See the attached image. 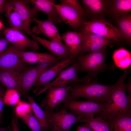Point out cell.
Masks as SVG:
<instances>
[{
    "mask_svg": "<svg viewBox=\"0 0 131 131\" xmlns=\"http://www.w3.org/2000/svg\"><path fill=\"white\" fill-rule=\"evenodd\" d=\"M126 70L116 82V87L103 110L98 114V116L105 120L122 115L131 116V102L126 95V85L124 81L127 74Z\"/></svg>",
    "mask_w": 131,
    "mask_h": 131,
    "instance_id": "6da1fadb",
    "label": "cell"
},
{
    "mask_svg": "<svg viewBox=\"0 0 131 131\" xmlns=\"http://www.w3.org/2000/svg\"><path fill=\"white\" fill-rule=\"evenodd\" d=\"M72 83L71 89L66 100L83 98L88 101H96L103 103H106L108 101L117 84L116 82L112 85H105L98 83L97 80H93L88 84Z\"/></svg>",
    "mask_w": 131,
    "mask_h": 131,
    "instance_id": "7a4b0ae2",
    "label": "cell"
},
{
    "mask_svg": "<svg viewBox=\"0 0 131 131\" xmlns=\"http://www.w3.org/2000/svg\"><path fill=\"white\" fill-rule=\"evenodd\" d=\"M106 56V47L85 54H80L75 62L78 68V73L85 72L86 75L93 80H97L99 74L115 70L113 64H107L105 60Z\"/></svg>",
    "mask_w": 131,
    "mask_h": 131,
    "instance_id": "3957f363",
    "label": "cell"
},
{
    "mask_svg": "<svg viewBox=\"0 0 131 131\" xmlns=\"http://www.w3.org/2000/svg\"><path fill=\"white\" fill-rule=\"evenodd\" d=\"M83 27L91 33L101 37L120 42L123 39L118 27L101 18L89 21H84Z\"/></svg>",
    "mask_w": 131,
    "mask_h": 131,
    "instance_id": "277c9868",
    "label": "cell"
},
{
    "mask_svg": "<svg viewBox=\"0 0 131 131\" xmlns=\"http://www.w3.org/2000/svg\"><path fill=\"white\" fill-rule=\"evenodd\" d=\"M60 4L53 5L63 21L72 27L75 31L81 30L83 27L84 13L70 3L68 0H60Z\"/></svg>",
    "mask_w": 131,
    "mask_h": 131,
    "instance_id": "5b68a950",
    "label": "cell"
},
{
    "mask_svg": "<svg viewBox=\"0 0 131 131\" xmlns=\"http://www.w3.org/2000/svg\"><path fill=\"white\" fill-rule=\"evenodd\" d=\"M63 103V109L69 110L76 115L91 118H93L95 114L102 111L106 103L74 99L66 100Z\"/></svg>",
    "mask_w": 131,
    "mask_h": 131,
    "instance_id": "8992f818",
    "label": "cell"
},
{
    "mask_svg": "<svg viewBox=\"0 0 131 131\" xmlns=\"http://www.w3.org/2000/svg\"><path fill=\"white\" fill-rule=\"evenodd\" d=\"M77 73V66L74 62L70 67L60 72L53 81L44 85L37 93L36 96L43 94L51 87L65 86L70 83L81 82L85 84L90 82L91 78L86 76L83 79H80L78 76Z\"/></svg>",
    "mask_w": 131,
    "mask_h": 131,
    "instance_id": "52a82bcc",
    "label": "cell"
},
{
    "mask_svg": "<svg viewBox=\"0 0 131 131\" xmlns=\"http://www.w3.org/2000/svg\"><path fill=\"white\" fill-rule=\"evenodd\" d=\"M67 110L63 109L56 112L47 110L52 129L56 131H70L74 124L80 122L82 116L68 112Z\"/></svg>",
    "mask_w": 131,
    "mask_h": 131,
    "instance_id": "ba28073f",
    "label": "cell"
},
{
    "mask_svg": "<svg viewBox=\"0 0 131 131\" xmlns=\"http://www.w3.org/2000/svg\"><path fill=\"white\" fill-rule=\"evenodd\" d=\"M4 34L8 42L19 51H25L29 49L35 51L39 49L37 42L29 38L17 30L4 28Z\"/></svg>",
    "mask_w": 131,
    "mask_h": 131,
    "instance_id": "9c48e42d",
    "label": "cell"
},
{
    "mask_svg": "<svg viewBox=\"0 0 131 131\" xmlns=\"http://www.w3.org/2000/svg\"><path fill=\"white\" fill-rule=\"evenodd\" d=\"M75 59L70 55L66 58L54 64L41 73L35 83L33 91L37 93L42 86L49 82L62 71L72 63L75 62Z\"/></svg>",
    "mask_w": 131,
    "mask_h": 131,
    "instance_id": "30bf717a",
    "label": "cell"
},
{
    "mask_svg": "<svg viewBox=\"0 0 131 131\" xmlns=\"http://www.w3.org/2000/svg\"><path fill=\"white\" fill-rule=\"evenodd\" d=\"M82 33L83 40L80 54L85 52H91L106 47L113 41L94 34L83 27L81 30Z\"/></svg>",
    "mask_w": 131,
    "mask_h": 131,
    "instance_id": "8fae6325",
    "label": "cell"
},
{
    "mask_svg": "<svg viewBox=\"0 0 131 131\" xmlns=\"http://www.w3.org/2000/svg\"><path fill=\"white\" fill-rule=\"evenodd\" d=\"M71 89V85L50 88L48 90L46 99L40 104V106L44 108L45 110L53 111L54 109L65 101Z\"/></svg>",
    "mask_w": 131,
    "mask_h": 131,
    "instance_id": "7c38bea8",
    "label": "cell"
},
{
    "mask_svg": "<svg viewBox=\"0 0 131 131\" xmlns=\"http://www.w3.org/2000/svg\"><path fill=\"white\" fill-rule=\"evenodd\" d=\"M17 50L12 45L7 47L0 57V71L11 69L20 72L26 68V63L18 56Z\"/></svg>",
    "mask_w": 131,
    "mask_h": 131,
    "instance_id": "4fadbf2b",
    "label": "cell"
},
{
    "mask_svg": "<svg viewBox=\"0 0 131 131\" xmlns=\"http://www.w3.org/2000/svg\"><path fill=\"white\" fill-rule=\"evenodd\" d=\"M32 21L37 24L32 29L33 34L42 33L49 38L51 41L63 44L58 30L51 19L48 18L47 20H41L34 17Z\"/></svg>",
    "mask_w": 131,
    "mask_h": 131,
    "instance_id": "5bb4252c",
    "label": "cell"
},
{
    "mask_svg": "<svg viewBox=\"0 0 131 131\" xmlns=\"http://www.w3.org/2000/svg\"><path fill=\"white\" fill-rule=\"evenodd\" d=\"M15 8L23 24L25 31L29 35L33 33L31 24L37 14L30 8L29 0H11L8 1Z\"/></svg>",
    "mask_w": 131,
    "mask_h": 131,
    "instance_id": "9a60e30c",
    "label": "cell"
},
{
    "mask_svg": "<svg viewBox=\"0 0 131 131\" xmlns=\"http://www.w3.org/2000/svg\"><path fill=\"white\" fill-rule=\"evenodd\" d=\"M33 6L32 8L36 13L39 12L46 14L48 18L51 19L55 24L62 23L63 21L53 5L54 0H29Z\"/></svg>",
    "mask_w": 131,
    "mask_h": 131,
    "instance_id": "2e32d148",
    "label": "cell"
},
{
    "mask_svg": "<svg viewBox=\"0 0 131 131\" xmlns=\"http://www.w3.org/2000/svg\"><path fill=\"white\" fill-rule=\"evenodd\" d=\"M22 73L19 93L25 96L34 86L36 81L43 71L37 66L26 68Z\"/></svg>",
    "mask_w": 131,
    "mask_h": 131,
    "instance_id": "e0dca14e",
    "label": "cell"
},
{
    "mask_svg": "<svg viewBox=\"0 0 131 131\" xmlns=\"http://www.w3.org/2000/svg\"><path fill=\"white\" fill-rule=\"evenodd\" d=\"M19 57L25 62L39 64L49 63L54 64L60 60L57 56L49 53H43L34 51H22L17 50Z\"/></svg>",
    "mask_w": 131,
    "mask_h": 131,
    "instance_id": "ac0fdd59",
    "label": "cell"
},
{
    "mask_svg": "<svg viewBox=\"0 0 131 131\" xmlns=\"http://www.w3.org/2000/svg\"><path fill=\"white\" fill-rule=\"evenodd\" d=\"M30 35L33 40L40 43L53 55L57 56L60 60H63L70 55V50L66 44H62L47 40L38 36L33 33Z\"/></svg>",
    "mask_w": 131,
    "mask_h": 131,
    "instance_id": "d6986e66",
    "label": "cell"
},
{
    "mask_svg": "<svg viewBox=\"0 0 131 131\" xmlns=\"http://www.w3.org/2000/svg\"><path fill=\"white\" fill-rule=\"evenodd\" d=\"M61 38L69 50L70 55L76 60L80 54L83 40L82 32L68 31L63 34Z\"/></svg>",
    "mask_w": 131,
    "mask_h": 131,
    "instance_id": "ffe728a7",
    "label": "cell"
},
{
    "mask_svg": "<svg viewBox=\"0 0 131 131\" xmlns=\"http://www.w3.org/2000/svg\"><path fill=\"white\" fill-rule=\"evenodd\" d=\"M22 73L13 69L0 71V82L7 89H14L19 93Z\"/></svg>",
    "mask_w": 131,
    "mask_h": 131,
    "instance_id": "44dd1931",
    "label": "cell"
},
{
    "mask_svg": "<svg viewBox=\"0 0 131 131\" xmlns=\"http://www.w3.org/2000/svg\"><path fill=\"white\" fill-rule=\"evenodd\" d=\"M82 2L87 13L94 20L101 17L107 11V0H82Z\"/></svg>",
    "mask_w": 131,
    "mask_h": 131,
    "instance_id": "7402d4cb",
    "label": "cell"
},
{
    "mask_svg": "<svg viewBox=\"0 0 131 131\" xmlns=\"http://www.w3.org/2000/svg\"><path fill=\"white\" fill-rule=\"evenodd\" d=\"M27 99L30 104L33 114L39 122L42 131H49L52 129L47 110H42L36 102L33 97L28 96Z\"/></svg>",
    "mask_w": 131,
    "mask_h": 131,
    "instance_id": "603a6c76",
    "label": "cell"
},
{
    "mask_svg": "<svg viewBox=\"0 0 131 131\" xmlns=\"http://www.w3.org/2000/svg\"><path fill=\"white\" fill-rule=\"evenodd\" d=\"M107 11L114 19L123 15L130 13L131 0H107Z\"/></svg>",
    "mask_w": 131,
    "mask_h": 131,
    "instance_id": "cb8c5ba5",
    "label": "cell"
},
{
    "mask_svg": "<svg viewBox=\"0 0 131 131\" xmlns=\"http://www.w3.org/2000/svg\"><path fill=\"white\" fill-rule=\"evenodd\" d=\"M5 15L8 18L11 28L23 33L25 31L20 16L14 6L8 1L4 4Z\"/></svg>",
    "mask_w": 131,
    "mask_h": 131,
    "instance_id": "d4e9b609",
    "label": "cell"
},
{
    "mask_svg": "<svg viewBox=\"0 0 131 131\" xmlns=\"http://www.w3.org/2000/svg\"><path fill=\"white\" fill-rule=\"evenodd\" d=\"M105 121L110 131H131V116L120 115Z\"/></svg>",
    "mask_w": 131,
    "mask_h": 131,
    "instance_id": "484cf974",
    "label": "cell"
},
{
    "mask_svg": "<svg viewBox=\"0 0 131 131\" xmlns=\"http://www.w3.org/2000/svg\"><path fill=\"white\" fill-rule=\"evenodd\" d=\"M123 35V39L129 43L131 42V15L124 14L114 19Z\"/></svg>",
    "mask_w": 131,
    "mask_h": 131,
    "instance_id": "4316f807",
    "label": "cell"
},
{
    "mask_svg": "<svg viewBox=\"0 0 131 131\" xmlns=\"http://www.w3.org/2000/svg\"><path fill=\"white\" fill-rule=\"evenodd\" d=\"M113 57L115 65L118 67L125 69L131 65V53L124 48L117 50L113 54Z\"/></svg>",
    "mask_w": 131,
    "mask_h": 131,
    "instance_id": "83f0119b",
    "label": "cell"
},
{
    "mask_svg": "<svg viewBox=\"0 0 131 131\" xmlns=\"http://www.w3.org/2000/svg\"><path fill=\"white\" fill-rule=\"evenodd\" d=\"M80 122H84L93 131H110L106 121L99 116L95 118L82 117Z\"/></svg>",
    "mask_w": 131,
    "mask_h": 131,
    "instance_id": "f1b7e54d",
    "label": "cell"
},
{
    "mask_svg": "<svg viewBox=\"0 0 131 131\" xmlns=\"http://www.w3.org/2000/svg\"><path fill=\"white\" fill-rule=\"evenodd\" d=\"M18 91L14 89H7L5 91L4 97V104L11 106L16 104L20 100Z\"/></svg>",
    "mask_w": 131,
    "mask_h": 131,
    "instance_id": "f546056e",
    "label": "cell"
},
{
    "mask_svg": "<svg viewBox=\"0 0 131 131\" xmlns=\"http://www.w3.org/2000/svg\"><path fill=\"white\" fill-rule=\"evenodd\" d=\"M21 119L31 131H42L39 122L32 111Z\"/></svg>",
    "mask_w": 131,
    "mask_h": 131,
    "instance_id": "4dcf8cb0",
    "label": "cell"
},
{
    "mask_svg": "<svg viewBox=\"0 0 131 131\" xmlns=\"http://www.w3.org/2000/svg\"><path fill=\"white\" fill-rule=\"evenodd\" d=\"M31 111L30 104L29 103L21 100L16 104L15 109V112L16 116L21 118Z\"/></svg>",
    "mask_w": 131,
    "mask_h": 131,
    "instance_id": "1f68e13d",
    "label": "cell"
},
{
    "mask_svg": "<svg viewBox=\"0 0 131 131\" xmlns=\"http://www.w3.org/2000/svg\"><path fill=\"white\" fill-rule=\"evenodd\" d=\"M5 91L3 88L0 86V123H3V112L4 104V97Z\"/></svg>",
    "mask_w": 131,
    "mask_h": 131,
    "instance_id": "d6a6232c",
    "label": "cell"
},
{
    "mask_svg": "<svg viewBox=\"0 0 131 131\" xmlns=\"http://www.w3.org/2000/svg\"><path fill=\"white\" fill-rule=\"evenodd\" d=\"M18 117L16 116H14L11 119L12 131H21L18 124Z\"/></svg>",
    "mask_w": 131,
    "mask_h": 131,
    "instance_id": "836d02e7",
    "label": "cell"
},
{
    "mask_svg": "<svg viewBox=\"0 0 131 131\" xmlns=\"http://www.w3.org/2000/svg\"><path fill=\"white\" fill-rule=\"evenodd\" d=\"M9 43L6 38L0 39V57L8 47Z\"/></svg>",
    "mask_w": 131,
    "mask_h": 131,
    "instance_id": "e575fe53",
    "label": "cell"
},
{
    "mask_svg": "<svg viewBox=\"0 0 131 131\" xmlns=\"http://www.w3.org/2000/svg\"><path fill=\"white\" fill-rule=\"evenodd\" d=\"M128 84L126 85V89H127L129 95L127 96L128 98L129 101L131 102V81L130 79L128 80Z\"/></svg>",
    "mask_w": 131,
    "mask_h": 131,
    "instance_id": "d590c367",
    "label": "cell"
},
{
    "mask_svg": "<svg viewBox=\"0 0 131 131\" xmlns=\"http://www.w3.org/2000/svg\"><path fill=\"white\" fill-rule=\"evenodd\" d=\"M76 131H93L89 127L85 124L83 125L78 126Z\"/></svg>",
    "mask_w": 131,
    "mask_h": 131,
    "instance_id": "8d00e7d4",
    "label": "cell"
},
{
    "mask_svg": "<svg viewBox=\"0 0 131 131\" xmlns=\"http://www.w3.org/2000/svg\"><path fill=\"white\" fill-rule=\"evenodd\" d=\"M6 0H0V14L5 11L4 4Z\"/></svg>",
    "mask_w": 131,
    "mask_h": 131,
    "instance_id": "74e56055",
    "label": "cell"
},
{
    "mask_svg": "<svg viewBox=\"0 0 131 131\" xmlns=\"http://www.w3.org/2000/svg\"><path fill=\"white\" fill-rule=\"evenodd\" d=\"M0 131H12V129L10 126L0 127Z\"/></svg>",
    "mask_w": 131,
    "mask_h": 131,
    "instance_id": "f35d334b",
    "label": "cell"
},
{
    "mask_svg": "<svg viewBox=\"0 0 131 131\" xmlns=\"http://www.w3.org/2000/svg\"><path fill=\"white\" fill-rule=\"evenodd\" d=\"M4 27L3 25L2 22L0 20V30Z\"/></svg>",
    "mask_w": 131,
    "mask_h": 131,
    "instance_id": "ab89813d",
    "label": "cell"
},
{
    "mask_svg": "<svg viewBox=\"0 0 131 131\" xmlns=\"http://www.w3.org/2000/svg\"><path fill=\"white\" fill-rule=\"evenodd\" d=\"M49 131H56L54 129H52Z\"/></svg>",
    "mask_w": 131,
    "mask_h": 131,
    "instance_id": "60d3db41",
    "label": "cell"
}]
</instances>
